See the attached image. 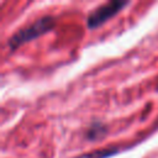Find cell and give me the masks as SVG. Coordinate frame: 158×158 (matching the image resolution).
Instances as JSON below:
<instances>
[{
	"instance_id": "obj_1",
	"label": "cell",
	"mask_w": 158,
	"mask_h": 158,
	"mask_svg": "<svg viewBox=\"0 0 158 158\" xmlns=\"http://www.w3.org/2000/svg\"><path fill=\"white\" fill-rule=\"evenodd\" d=\"M54 26V19L52 16H43L38 20H36L33 23H31L27 27H23L15 32L10 38H9V47L11 49H16L17 47L25 44L26 42H30L48 31H51Z\"/></svg>"
},
{
	"instance_id": "obj_2",
	"label": "cell",
	"mask_w": 158,
	"mask_h": 158,
	"mask_svg": "<svg viewBox=\"0 0 158 158\" xmlns=\"http://www.w3.org/2000/svg\"><path fill=\"white\" fill-rule=\"evenodd\" d=\"M128 1H120V0H112L104 5H100L95 10H93L86 19V26L90 30H94L101 25H104L106 21L116 16L125 6H127Z\"/></svg>"
},
{
	"instance_id": "obj_4",
	"label": "cell",
	"mask_w": 158,
	"mask_h": 158,
	"mask_svg": "<svg viewBox=\"0 0 158 158\" xmlns=\"http://www.w3.org/2000/svg\"><path fill=\"white\" fill-rule=\"evenodd\" d=\"M118 152H120L118 148H101V149H96L93 152L80 154L75 158H109V157L117 154Z\"/></svg>"
},
{
	"instance_id": "obj_3",
	"label": "cell",
	"mask_w": 158,
	"mask_h": 158,
	"mask_svg": "<svg viewBox=\"0 0 158 158\" xmlns=\"http://www.w3.org/2000/svg\"><path fill=\"white\" fill-rule=\"evenodd\" d=\"M107 133V128L106 126L100 122V121H94L93 123L89 125V127L85 130V138L89 139V141H96V139H100L102 138Z\"/></svg>"
}]
</instances>
